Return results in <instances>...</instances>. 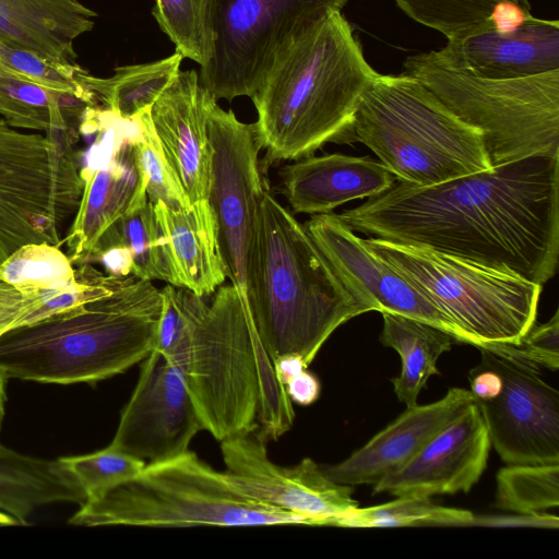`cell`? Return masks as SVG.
I'll return each instance as SVG.
<instances>
[{
    "instance_id": "obj_16",
    "label": "cell",
    "mask_w": 559,
    "mask_h": 559,
    "mask_svg": "<svg viewBox=\"0 0 559 559\" xmlns=\"http://www.w3.org/2000/svg\"><path fill=\"white\" fill-rule=\"evenodd\" d=\"M304 225L341 281L369 311L409 317L469 344L449 316L370 251L337 214H314Z\"/></svg>"
},
{
    "instance_id": "obj_6",
    "label": "cell",
    "mask_w": 559,
    "mask_h": 559,
    "mask_svg": "<svg viewBox=\"0 0 559 559\" xmlns=\"http://www.w3.org/2000/svg\"><path fill=\"white\" fill-rule=\"evenodd\" d=\"M354 139L396 180L419 187L490 169L483 133L414 78L378 74L354 115Z\"/></svg>"
},
{
    "instance_id": "obj_5",
    "label": "cell",
    "mask_w": 559,
    "mask_h": 559,
    "mask_svg": "<svg viewBox=\"0 0 559 559\" xmlns=\"http://www.w3.org/2000/svg\"><path fill=\"white\" fill-rule=\"evenodd\" d=\"M166 358L180 373L203 430L216 440L258 428L265 439H277L293 427V402L233 284L214 292L191 336Z\"/></svg>"
},
{
    "instance_id": "obj_11",
    "label": "cell",
    "mask_w": 559,
    "mask_h": 559,
    "mask_svg": "<svg viewBox=\"0 0 559 559\" xmlns=\"http://www.w3.org/2000/svg\"><path fill=\"white\" fill-rule=\"evenodd\" d=\"M347 0H213L214 49L199 82L216 99L252 97L278 52Z\"/></svg>"
},
{
    "instance_id": "obj_19",
    "label": "cell",
    "mask_w": 559,
    "mask_h": 559,
    "mask_svg": "<svg viewBox=\"0 0 559 559\" xmlns=\"http://www.w3.org/2000/svg\"><path fill=\"white\" fill-rule=\"evenodd\" d=\"M210 92L194 70L179 71L150 109L163 152L190 204L207 200L213 147L206 128Z\"/></svg>"
},
{
    "instance_id": "obj_14",
    "label": "cell",
    "mask_w": 559,
    "mask_h": 559,
    "mask_svg": "<svg viewBox=\"0 0 559 559\" xmlns=\"http://www.w3.org/2000/svg\"><path fill=\"white\" fill-rule=\"evenodd\" d=\"M477 348V367L502 380L497 396L474 400L500 459L508 465L559 463V392L543 380L537 365L490 346Z\"/></svg>"
},
{
    "instance_id": "obj_37",
    "label": "cell",
    "mask_w": 559,
    "mask_h": 559,
    "mask_svg": "<svg viewBox=\"0 0 559 559\" xmlns=\"http://www.w3.org/2000/svg\"><path fill=\"white\" fill-rule=\"evenodd\" d=\"M0 58L11 69L25 75L31 82L45 87L79 96L90 105H97L93 93L84 82L88 72L79 63L66 66L51 62L27 50L0 41Z\"/></svg>"
},
{
    "instance_id": "obj_25",
    "label": "cell",
    "mask_w": 559,
    "mask_h": 559,
    "mask_svg": "<svg viewBox=\"0 0 559 559\" xmlns=\"http://www.w3.org/2000/svg\"><path fill=\"white\" fill-rule=\"evenodd\" d=\"M86 497L57 461L17 453L0 443V510L27 525L40 507L57 502L80 506Z\"/></svg>"
},
{
    "instance_id": "obj_24",
    "label": "cell",
    "mask_w": 559,
    "mask_h": 559,
    "mask_svg": "<svg viewBox=\"0 0 559 559\" xmlns=\"http://www.w3.org/2000/svg\"><path fill=\"white\" fill-rule=\"evenodd\" d=\"M96 16L80 0H0V41L75 66L74 41L93 29Z\"/></svg>"
},
{
    "instance_id": "obj_2",
    "label": "cell",
    "mask_w": 559,
    "mask_h": 559,
    "mask_svg": "<svg viewBox=\"0 0 559 559\" xmlns=\"http://www.w3.org/2000/svg\"><path fill=\"white\" fill-rule=\"evenodd\" d=\"M378 74L341 11L309 25L278 52L251 97L264 163L355 143L354 115Z\"/></svg>"
},
{
    "instance_id": "obj_34",
    "label": "cell",
    "mask_w": 559,
    "mask_h": 559,
    "mask_svg": "<svg viewBox=\"0 0 559 559\" xmlns=\"http://www.w3.org/2000/svg\"><path fill=\"white\" fill-rule=\"evenodd\" d=\"M58 462L84 492L86 500L131 480L146 465L143 460L110 445L90 454L60 457Z\"/></svg>"
},
{
    "instance_id": "obj_8",
    "label": "cell",
    "mask_w": 559,
    "mask_h": 559,
    "mask_svg": "<svg viewBox=\"0 0 559 559\" xmlns=\"http://www.w3.org/2000/svg\"><path fill=\"white\" fill-rule=\"evenodd\" d=\"M403 69L481 131L491 167L537 154L559 156V69L486 79L445 64L435 51L408 56Z\"/></svg>"
},
{
    "instance_id": "obj_32",
    "label": "cell",
    "mask_w": 559,
    "mask_h": 559,
    "mask_svg": "<svg viewBox=\"0 0 559 559\" xmlns=\"http://www.w3.org/2000/svg\"><path fill=\"white\" fill-rule=\"evenodd\" d=\"M497 508L524 515L559 506V463L511 464L497 474Z\"/></svg>"
},
{
    "instance_id": "obj_39",
    "label": "cell",
    "mask_w": 559,
    "mask_h": 559,
    "mask_svg": "<svg viewBox=\"0 0 559 559\" xmlns=\"http://www.w3.org/2000/svg\"><path fill=\"white\" fill-rule=\"evenodd\" d=\"M485 346L556 371L559 367V312L557 310L546 323L534 324L519 344Z\"/></svg>"
},
{
    "instance_id": "obj_43",
    "label": "cell",
    "mask_w": 559,
    "mask_h": 559,
    "mask_svg": "<svg viewBox=\"0 0 559 559\" xmlns=\"http://www.w3.org/2000/svg\"><path fill=\"white\" fill-rule=\"evenodd\" d=\"M501 389L502 380L493 370L478 367L471 370V392L474 400L492 399Z\"/></svg>"
},
{
    "instance_id": "obj_7",
    "label": "cell",
    "mask_w": 559,
    "mask_h": 559,
    "mask_svg": "<svg viewBox=\"0 0 559 559\" xmlns=\"http://www.w3.org/2000/svg\"><path fill=\"white\" fill-rule=\"evenodd\" d=\"M69 522L144 527L314 525L306 516L248 497L226 472L190 450L146 463L131 480L83 502Z\"/></svg>"
},
{
    "instance_id": "obj_35",
    "label": "cell",
    "mask_w": 559,
    "mask_h": 559,
    "mask_svg": "<svg viewBox=\"0 0 559 559\" xmlns=\"http://www.w3.org/2000/svg\"><path fill=\"white\" fill-rule=\"evenodd\" d=\"M150 109L136 116L139 129L133 138L146 182L147 199L173 209L190 205L185 191L163 152L154 130Z\"/></svg>"
},
{
    "instance_id": "obj_40",
    "label": "cell",
    "mask_w": 559,
    "mask_h": 559,
    "mask_svg": "<svg viewBox=\"0 0 559 559\" xmlns=\"http://www.w3.org/2000/svg\"><path fill=\"white\" fill-rule=\"evenodd\" d=\"M0 115L14 128L44 131L46 133L52 130L48 115L20 104L1 93Z\"/></svg>"
},
{
    "instance_id": "obj_44",
    "label": "cell",
    "mask_w": 559,
    "mask_h": 559,
    "mask_svg": "<svg viewBox=\"0 0 559 559\" xmlns=\"http://www.w3.org/2000/svg\"><path fill=\"white\" fill-rule=\"evenodd\" d=\"M276 379L285 386L294 377L308 368L304 358L298 354H284L273 360Z\"/></svg>"
},
{
    "instance_id": "obj_41",
    "label": "cell",
    "mask_w": 559,
    "mask_h": 559,
    "mask_svg": "<svg viewBox=\"0 0 559 559\" xmlns=\"http://www.w3.org/2000/svg\"><path fill=\"white\" fill-rule=\"evenodd\" d=\"M532 16L528 2L518 3L503 0L493 7L489 21L498 32L509 33L515 31Z\"/></svg>"
},
{
    "instance_id": "obj_29",
    "label": "cell",
    "mask_w": 559,
    "mask_h": 559,
    "mask_svg": "<svg viewBox=\"0 0 559 559\" xmlns=\"http://www.w3.org/2000/svg\"><path fill=\"white\" fill-rule=\"evenodd\" d=\"M475 515L456 508L433 503L429 497L404 496L395 500L355 508L334 516L330 525L344 527H396L413 525H462L471 524Z\"/></svg>"
},
{
    "instance_id": "obj_38",
    "label": "cell",
    "mask_w": 559,
    "mask_h": 559,
    "mask_svg": "<svg viewBox=\"0 0 559 559\" xmlns=\"http://www.w3.org/2000/svg\"><path fill=\"white\" fill-rule=\"evenodd\" d=\"M59 289L23 293L0 282V335L57 312L53 294Z\"/></svg>"
},
{
    "instance_id": "obj_27",
    "label": "cell",
    "mask_w": 559,
    "mask_h": 559,
    "mask_svg": "<svg viewBox=\"0 0 559 559\" xmlns=\"http://www.w3.org/2000/svg\"><path fill=\"white\" fill-rule=\"evenodd\" d=\"M179 52L147 63L123 66L109 78L87 72L84 82L98 105L122 119H132L152 107L180 71Z\"/></svg>"
},
{
    "instance_id": "obj_13",
    "label": "cell",
    "mask_w": 559,
    "mask_h": 559,
    "mask_svg": "<svg viewBox=\"0 0 559 559\" xmlns=\"http://www.w3.org/2000/svg\"><path fill=\"white\" fill-rule=\"evenodd\" d=\"M206 128L213 147L207 201L216 221L226 276L249 311L247 255L265 188L259 160L261 146L254 123L241 122L231 110L222 109L211 94L206 102Z\"/></svg>"
},
{
    "instance_id": "obj_31",
    "label": "cell",
    "mask_w": 559,
    "mask_h": 559,
    "mask_svg": "<svg viewBox=\"0 0 559 559\" xmlns=\"http://www.w3.org/2000/svg\"><path fill=\"white\" fill-rule=\"evenodd\" d=\"M213 0H155L152 14L176 51L204 67L212 58Z\"/></svg>"
},
{
    "instance_id": "obj_1",
    "label": "cell",
    "mask_w": 559,
    "mask_h": 559,
    "mask_svg": "<svg viewBox=\"0 0 559 559\" xmlns=\"http://www.w3.org/2000/svg\"><path fill=\"white\" fill-rule=\"evenodd\" d=\"M338 217L353 230L544 285L559 254V156L531 155L419 187L396 180Z\"/></svg>"
},
{
    "instance_id": "obj_36",
    "label": "cell",
    "mask_w": 559,
    "mask_h": 559,
    "mask_svg": "<svg viewBox=\"0 0 559 559\" xmlns=\"http://www.w3.org/2000/svg\"><path fill=\"white\" fill-rule=\"evenodd\" d=\"M160 294L162 312L153 350L169 357L191 336L209 304L192 290L171 284L164 286Z\"/></svg>"
},
{
    "instance_id": "obj_20",
    "label": "cell",
    "mask_w": 559,
    "mask_h": 559,
    "mask_svg": "<svg viewBox=\"0 0 559 559\" xmlns=\"http://www.w3.org/2000/svg\"><path fill=\"white\" fill-rule=\"evenodd\" d=\"M445 64L486 79H515L559 69V21L532 16L513 32L492 24L433 50Z\"/></svg>"
},
{
    "instance_id": "obj_22",
    "label": "cell",
    "mask_w": 559,
    "mask_h": 559,
    "mask_svg": "<svg viewBox=\"0 0 559 559\" xmlns=\"http://www.w3.org/2000/svg\"><path fill=\"white\" fill-rule=\"evenodd\" d=\"M282 193L294 213L326 214L356 199L389 190L396 178L370 156L310 155L280 171Z\"/></svg>"
},
{
    "instance_id": "obj_47",
    "label": "cell",
    "mask_w": 559,
    "mask_h": 559,
    "mask_svg": "<svg viewBox=\"0 0 559 559\" xmlns=\"http://www.w3.org/2000/svg\"><path fill=\"white\" fill-rule=\"evenodd\" d=\"M511 1H514V2H518V3L527 2V0H511Z\"/></svg>"
},
{
    "instance_id": "obj_30",
    "label": "cell",
    "mask_w": 559,
    "mask_h": 559,
    "mask_svg": "<svg viewBox=\"0 0 559 559\" xmlns=\"http://www.w3.org/2000/svg\"><path fill=\"white\" fill-rule=\"evenodd\" d=\"M78 280V269L67 253L51 243L24 245L0 263V282L23 293L64 289Z\"/></svg>"
},
{
    "instance_id": "obj_12",
    "label": "cell",
    "mask_w": 559,
    "mask_h": 559,
    "mask_svg": "<svg viewBox=\"0 0 559 559\" xmlns=\"http://www.w3.org/2000/svg\"><path fill=\"white\" fill-rule=\"evenodd\" d=\"M138 118L122 119L103 106L90 108L82 134L95 135L85 167L79 210L62 239L72 264H90L103 235L147 199L146 182L133 138Z\"/></svg>"
},
{
    "instance_id": "obj_23",
    "label": "cell",
    "mask_w": 559,
    "mask_h": 559,
    "mask_svg": "<svg viewBox=\"0 0 559 559\" xmlns=\"http://www.w3.org/2000/svg\"><path fill=\"white\" fill-rule=\"evenodd\" d=\"M153 205L169 273L168 284L186 287L201 297L214 294L227 276L209 201L199 200L179 209L163 203Z\"/></svg>"
},
{
    "instance_id": "obj_26",
    "label": "cell",
    "mask_w": 559,
    "mask_h": 559,
    "mask_svg": "<svg viewBox=\"0 0 559 559\" xmlns=\"http://www.w3.org/2000/svg\"><path fill=\"white\" fill-rule=\"evenodd\" d=\"M381 313L383 329L380 342L395 349L402 361L400 374L392 379L394 392L406 407L415 406L428 379L440 373L437 361L451 349L452 336L409 317Z\"/></svg>"
},
{
    "instance_id": "obj_21",
    "label": "cell",
    "mask_w": 559,
    "mask_h": 559,
    "mask_svg": "<svg viewBox=\"0 0 559 559\" xmlns=\"http://www.w3.org/2000/svg\"><path fill=\"white\" fill-rule=\"evenodd\" d=\"M473 402L471 391L451 388L439 401L406 407L403 414L346 460L334 465H321L322 471L337 484L374 485L405 465Z\"/></svg>"
},
{
    "instance_id": "obj_45",
    "label": "cell",
    "mask_w": 559,
    "mask_h": 559,
    "mask_svg": "<svg viewBox=\"0 0 559 559\" xmlns=\"http://www.w3.org/2000/svg\"><path fill=\"white\" fill-rule=\"evenodd\" d=\"M8 376L0 369V429L4 416V404L7 400V382H8Z\"/></svg>"
},
{
    "instance_id": "obj_3",
    "label": "cell",
    "mask_w": 559,
    "mask_h": 559,
    "mask_svg": "<svg viewBox=\"0 0 559 559\" xmlns=\"http://www.w3.org/2000/svg\"><path fill=\"white\" fill-rule=\"evenodd\" d=\"M249 311L272 359L300 355L309 367L331 334L368 312L337 276L305 225L263 189L246 265Z\"/></svg>"
},
{
    "instance_id": "obj_15",
    "label": "cell",
    "mask_w": 559,
    "mask_h": 559,
    "mask_svg": "<svg viewBox=\"0 0 559 559\" xmlns=\"http://www.w3.org/2000/svg\"><path fill=\"white\" fill-rule=\"evenodd\" d=\"M258 429L221 441L226 473L248 497L310 519L314 525L359 507L353 486L329 479L310 457L283 467L267 455L265 438Z\"/></svg>"
},
{
    "instance_id": "obj_4",
    "label": "cell",
    "mask_w": 559,
    "mask_h": 559,
    "mask_svg": "<svg viewBox=\"0 0 559 559\" xmlns=\"http://www.w3.org/2000/svg\"><path fill=\"white\" fill-rule=\"evenodd\" d=\"M160 312V289L126 276L107 295L0 335V369L45 383L110 378L151 354Z\"/></svg>"
},
{
    "instance_id": "obj_33",
    "label": "cell",
    "mask_w": 559,
    "mask_h": 559,
    "mask_svg": "<svg viewBox=\"0 0 559 559\" xmlns=\"http://www.w3.org/2000/svg\"><path fill=\"white\" fill-rule=\"evenodd\" d=\"M415 22L442 34L447 40L485 27L493 7L503 0H393Z\"/></svg>"
},
{
    "instance_id": "obj_42",
    "label": "cell",
    "mask_w": 559,
    "mask_h": 559,
    "mask_svg": "<svg viewBox=\"0 0 559 559\" xmlns=\"http://www.w3.org/2000/svg\"><path fill=\"white\" fill-rule=\"evenodd\" d=\"M285 389L292 402L302 406H308L319 399L321 384L317 376L305 369L294 377L285 385Z\"/></svg>"
},
{
    "instance_id": "obj_9",
    "label": "cell",
    "mask_w": 559,
    "mask_h": 559,
    "mask_svg": "<svg viewBox=\"0 0 559 559\" xmlns=\"http://www.w3.org/2000/svg\"><path fill=\"white\" fill-rule=\"evenodd\" d=\"M362 239L449 316L476 347L519 344L535 324L542 285L429 249L377 237Z\"/></svg>"
},
{
    "instance_id": "obj_18",
    "label": "cell",
    "mask_w": 559,
    "mask_h": 559,
    "mask_svg": "<svg viewBox=\"0 0 559 559\" xmlns=\"http://www.w3.org/2000/svg\"><path fill=\"white\" fill-rule=\"evenodd\" d=\"M491 443L475 401L405 465L373 485V493L431 497L467 492L479 480Z\"/></svg>"
},
{
    "instance_id": "obj_17",
    "label": "cell",
    "mask_w": 559,
    "mask_h": 559,
    "mask_svg": "<svg viewBox=\"0 0 559 559\" xmlns=\"http://www.w3.org/2000/svg\"><path fill=\"white\" fill-rule=\"evenodd\" d=\"M200 430L203 426L180 373L164 355L152 350L142 360L109 445L154 463L188 451Z\"/></svg>"
},
{
    "instance_id": "obj_10",
    "label": "cell",
    "mask_w": 559,
    "mask_h": 559,
    "mask_svg": "<svg viewBox=\"0 0 559 559\" xmlns=\"http://www.w3.org/2000/svg\"><path fill=\"white\" fill-rule=\"evenodd\" d=\"M71 140L23 132L0 118V263L24 245L61 247L84 189Z\"/></svg>"
},
{
    "instance_id": "obj_46",
    "label": "cell",
    "mask_w": 559,
    "mask_h": 559,
    "mask_svg": "<svg viewBox=\"0 0 559 559\" xmlns=\"http://www.w3.org/2000/svg\"><path fill=\"white\" fill-rule=\"evenodd\" d=\"M0 74L11 75L21 80L29 81L25 75L8 67L0 58Z\"/></svg>"
},
{
    "instance_id": "obj_28",
    "label": "cell",
    "mask_w": 559,
    "mask_h": 559,
    "mask_svg": "<svg viewBox=\"0 0 559 559\" xmlns=\"http://www.w3.org/2000/svg\"><path fill=\"white\" fill-rule=\"evenodd\" d=\"M126 247L132 259L131 274L169 283L154 205L147 200L115 223L100 238L90 262L104 249Z\"/></svg>"
}]
</instances>
